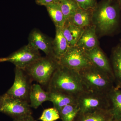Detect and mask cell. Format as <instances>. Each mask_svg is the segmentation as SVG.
<instances>
[{
	"instance_id": "1",
	"label": "cell",
	"mask_w": 121,
	"mask_h": 121,
	"mask_svg": "<svg viewBox=\"0 0 121 121\" xmlns=\"http://www.w3.org/2000/svg\"><path fill=\"white\" fill-rule=\"evenodd\" d=\"M121 8L117 0H101L93 9L92 24L99 36L112 35L119 27Z\"/></svg>"
},
{
	"instance_id": "2",
	"label": "cell",
	"mask_w": 121,
	"mask_h": 121,
	"mask_svg": "<svg viewBox=\"0 0 121 121\" xmlns=\"http://www.w3.org/2000/svg\"><path fill=\"white\" fill-rule=\"evenodd\" d=\"M48 86V91H59L76 98L87 90L78 72L60 65L52 75Z\"/></svg>"
},
{
	"instance_id": "3",
	"label": "cell",
	"mask_w": 121,
	"mask_h": 121,
	"mask_svg": "<svg viewBox=\"0 0 121 121\" xmlns=\"http://www.w3.org/2000/svg\"><path fill=\"white\" fill-rule=\"evenodd\" d=\"M87 90L108 94L114 80L105 72L92 65L79 72Z\"/></svg>"
},
{
	"instance_id": "4",
	"label": "cell",
	"mask_w": 121,
	"mask_h": 121,
	"mask_svg": "<svg viewBox=\"0 0 121 121\" xmlns=\"http://www.w3.org/2000/svg\"><path fill=\"white\" fill-rule=\"evenodd\" d=\"M59 65L58 60L54 56H41L24 70L33 80L45 85L48 84Z\"/></svg>"
},
{
	"instance_id": "5",
	"label": "cell",
	"mask_w": 121,
	"mask_h": 121,
	"mask_svg": "<svg viewBox=\"0 0 121 121\" xmlns=\"http://www.w3.org/2000/svg\"><path fill=\"white\" fill-rule=\"evenodd\" d=\"M79 114L99 110L108 109L110 107L108 94L87 90L76 98Z\"/></svg>"
},
{
	"instance_id": "6",
	"label": "cell",
	"mask_w": 121,
	"mask_h": 121,
	"mask_svg": "<svg viewBox=\"0 0 121 121\" xmlns=\"http://www.w3.org/2000/svg\"><path fill=\"white\" fill-rule=\"evenodd\" d=\"M58 61L61 66L78 72L93 65L85 51L76 46L70 47Z\"/></svg>"
},
{
	"instance_id": "7",
	"label": "cell",
	"mask_w": 121,
	"mask_h": 121,
	"mask_svg": "<svg viewBox=\"0 0 121 121\" xmlns=\"http://www.w3.org/2000/svg\"><path fill=\"white\" fill-rule=\"evenodd\" d=\"M41 57L39 50L28 44L7 57L0 59V62H9L24 70Z\"/></svg>"
},
{
	"instance_id": "8",
	"label": "cell",
	"mask_w": 121,
	"mask_h": 121,
	"mask_svg": "<svg viewBox=\"0 0 121 121\" xmlns=\"http://www.w3.org/2000/svg\"><path fill=\"white\" fill-rule=\"evenodd\" d=\"M0 112L13 119L32 114L27 101L11 97L6 93L2 95Z\"/></svg>"
},
{
	"instance_id": "9",
	"label": "cell",
	"mask_w": 121,
	"mask_h": 121,
	"mask_svg": "<svg viewBox=\"0 0 121 121\" xmlns=\"http://www.w3.org/2000/svg\"><path fill=\"white\" fill-rule=\"evenodd\" d=\"M15 72L13 85L6 93L11 97L27 101L31 86L27 73L23 69L17 67Z\"/></svg>"
},
{
	"instance_id": "10",
	"label": "cell",
	"mask_w": 121,
	"mask_h": 121,
	"mask_svg": "<svg viewBox=\"0 0 121 121\" xmlns=\"http://www.w3.org/2000/svg\"><path fill=\"white\" fill-rule=\"evenodd\" d=\"M28 40L29 44L36 49L43 52L46 56L55 57L52 50L53 39L40 30L37 29L32 30L29 35Z\"/></svg>"
},
{
	"instance_id": "11",
	"label": "cell",
	"mask_w": 121,
	"mask_h": 121,
	"mask_svg": "<svg viewBox=\"0 0 121 121\" xmlns=\"http://www.w3.org/2000/svg\"><path fill=\"white\" fill-rule=\"evenodd\" d=\"M85 52L93 65L108 74L114 80L112 66L99 46Z\"/></svg>"
},
{
	"instance_id": "12",
	"label": "cell",
	"mask_w": 121,
	"mask_h": 121,
	"mask_svg": "<svg viewBox=\"0 0 121 121\" xmlns=\"http://www.w3.org/2000/svg\"><path fill=\"white\" fill-rule=\"evenodd\" d=\"M76 46L84 51L99 46L95 26L93 25L84 28V31Z\"/></svg>"
},
{
	"instance_id": "13",
	"label": "cell",
	"mask_w": 121,
	"mask_h": 121,
	"mask_svg": "<svg viewBox=\"0 0 121 121\" xmlns=\"http://www.w3.org/2000/svg\"><path fill=\"white\" fill-rule=\"evenodd\" d=\"M62 28L56 27L55 36L52 41L53 54L58 60L64 55L70 47L63 34Z\"/></svg>"
},
{
	"instance_id": "14",
	"label": "cell",
	"mask_w": 121,
	"mask_h": 121,
	"mask_svg": "<svg viewBox=\"0 0 121 121\" xmlns=\"http://www.w3.org/2000/svg\"><path fill=\"white\" fill-rule=\"evenodd\" d=\"M93 9H84L79 8L66 22L84 28L93 25Z\"/></svg>"
},
{
	"instance_id": "15",
	"label": "cell",
	"mask_w": 121,
	"mask_h": 121,
	"mask_svg": "<svg viewBox=\"0 0 121 121\" xmlns=\"http://www.w3.org/2000/svg\"><path fill=\"white\" fill-rule=\"evenodd\" d=\"M29 98L31 108L37 109L45 101H50L49 91H45L39 84H33L31 86Z\"/></svg>"
},
{
	"instance_id": "16",
	"label": "cell",
	"mask_w": 121,
	"mask_h": 121,
	"mask_svg": "<svg viewBox=\"0 0 121 121\" xmlns=\"http://www.w3.org/2000/svg\"><path fill=\"white\" fill-rule=\"evenodd\" d=\"M48 91L50 101L53 103L54 107L57 109L59 113L65 106L77 104V98L75 96L59 91Z\"/></svg>"
},
{
	"instance_id": "17",
	"label": "cell",
	"mask_w": 121,
	"mask_h": 121,
	"mask_svg": "<svg viewBox=\"0 0 121 121\" xmlns=\"http://www.w3.org/2000/svg\"><path fill=\"white\" fill-rule=\"evenodd\" d=\"M110 107V110L114 121L121 120V89L114 86L108 94Z\"/></svg>"
},
{
	"instance_id": "18",
	"label": "cell",
	"mask_w": 121,
	"mask_h": 121,
	"mask_svg": "<svg viewBox=\"0 0 121 121\" xmlns=\"http://www.w3.org/2000/svg\"><path fill=\"white\" fill-rule=\"evenodd\" d=\"M110 109L99 110L86 113L78 114L73 121H113Z\"/></svg>"
},
{
	"instance_id": "19",
	"label": "cell",
	"mask_w": 121,
	"mask_h": 121,
	"mask_svg": "<svg viewBox=\"0 0 121 121\" xmlns=\"http://www.w3.org/2000/svg\"><path fill=\"white\" fill-rule=\"evenodd\" d=\"M84 28L66 22L62 29L64 35L67 40L70 47L76 45Z\"/></svg>"
},
{
	"instance_id": "20",
	"label": "cell",
	"mask_w": 121,
	"mask_h": 121,
	"mask_svg": "<svg viewBox=\"0 0 121 121\" xmlns=\"http://www.w3.org/2000/svg\"><path fill=\"white\" fill-rule=\"evenodd\" d=\"M112 67L117 87L121 89V45L113 48L111 54Z\"/></svg>"
},
{
	"instance_id": "21",
	"label": "cell",
	"mask_w": 121,
	"mask_h": 121,
	"mask_svg": "<svg viewBox=\"0 0 121 121\" xmlns=\"http://www.w3.org/2000/svg\"><path fill=\"white\" fill-rule=\"evenodd\" d=\"M45 7L55 27H63L66 21L61 10L59 2L51 3Z\"/></svg>"
},
{
	"instance_id": "22",
	"label": "cell",
	"mask_w": 121,
	"mask_h": 121,
	"mask_svg": "<svg viewBox=\"0 0 121 121\" xmlns=\"http://www.w3.org/2000/svg\"><path fill=\"white\" fill-rule=\"evenodd\" d=\"M59 2L66 21L73 15L80 8L74 0H59Z\"/></svg>"
},
{
	"instance_id": "23",
	"label": "cell",
	"mask_w": 121,
	"mask_h": 121,
	"mask_svg": "<svg viewBox=\"0 0 121 121\" xmlns=\"http://www.w3.org/2000/svg\"><path fill=\"white\" fill-rule=\"evenodd\" d=\"M79 112L77 104H70L64 107L60 112L62 121H73Z\"/></svg>"
},
{
	"instance_id": "24",
	"label": "cell",
	"mask_w": 121,
	"mask_h": 121,
	"mask_svg": "<svg viewBox=\"0 0 121 121\" xmlns=\"http://www.w3.org/2000/svg\"><path fill=\"white\" fill-rule=\"evenodd\" d=\"M60 118L59 112L54 107L44 110L39 119L41 121H55Z\"/></svg>"
},
{
	"instance_id": "25",
	"label": "cell",
	"mask_w": 121,
	"mask_h": 121,
	"mask_svg": "<svg viewBox=\"0 0 121 121\" xmlns=\"http://www.w3.org/2000/svg\"><path fill=\"white\" fill-rule=\"evenodd\" d=\"M79 7L84 9H93L98 2L97 0H74Z\"/></svg>"
},
{
	"instance_id": "26",
	"label": "cell",
	"mask_w": 121,
	"mask_h": 121,
	"mask_svg": "<svg viewBox=\"0 0 121 121\" xmlns=\"http://www.w3.org/2000/svg\"><path fill=\"white\" fill-rule=\"evenodd\" d=\"M59 2V0H36V4L45 6L53 2Z\"/></svg>"
},
{
	"instance_id": "27",
	"label": "cell",
	"mask_w": 121,
	"mask_h": 121,
	"mask_svg": "<svg viewBox=\"0 0 121 121\" xmlns=\"http://www.w3.org/2000/svg\"><path fill=\"white\" fill-rule=\"evenodd\" d=\"M13 121H36L32 114L13 119Z\"/></svg>"
},
{
	"instance_id": "28",
	"label": "cell",
	"mask_w": 121,
	"mask_h": 121,
	"mask_svg": "<svg viewBox=\"0 0 121 121\" xmlns=\"http://www.w3.org/2000/svg\"><path fill=\"white\" fill-rule=\"evenodd\" d=\"M2 103V95H0V109L1 107Z\"/></svg>"
},
{
	"instance_id": "29",
	"label": "cell",
	"mask_w": 121,
	"mask_h": 121,
	"mask_svg": "<svg viewBox=\"0 0 121 121\" xmlns=\"http://www.w3.org/2000/svg\"><path fill=\"white\" fill-rule=\"evenodd\" d=\"M117 0L121 8V0Z\"/></svg>"
},
{
	"instance_id": "30",
	"label": "cell",
	"mask_w": 121,
	"mask_h": 121,
	"mask_svg": "<svg viewBox=\"0 0 121 121\" xmlns=\"http://www.w3.org/2000/svg\"></svg>"
},
{
	"instance_id": "31",
	"label": "cell",
	"mask_w": 121,
	"mask_h": 121,
	"mask_svg": "<svg viewBox=\"0 0 121 121\" xmlns=\"http://www.w3.org/2000/svg\"></svg>"
}]
</instances>
